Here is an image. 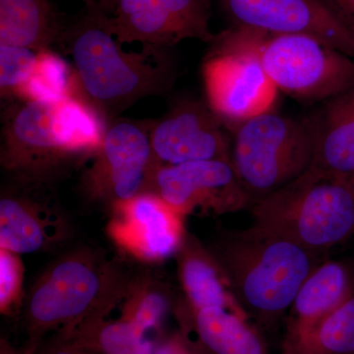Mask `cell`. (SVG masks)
<instances>
[{
    "label": "cell",
    "instance_id": "cell-20",
    "mask_svg": "<svg viewBox=\"0 0 354 354\" xmlns=\"http://www.w3.org/2000/svg\"><path fill=\"white\" fill-rule=\"evenodd\" d=\"M283 354H354V286L348 297L308 329L286 333Z\"/></svg>",
    "mask_w": 354,
    "mask_h": 354
},
{
    "label": "cell",
    "instance_id": "cell-25",
    "mask_svg": "<svg viewBox=\"0 0 354 354\" xmlns=\"http://www.w3.org/2000/svg\"><path fill=\"white\" fill-rule=\"evenodd\" d=\"M39 53L19 46H0V93L2 101L13 99L32 75Z\"/></svg>",
    "mask_w": 354,
    "mask_h": 354
},
{
    "label": "cell",
    "instance_id": "cell-21",
    "mask_svg": "<svg viewBox=\"0 0 354 354\" xmlns=\"http://www.w3.org/2000/svg\"><path fill=\"white\" fill-rule=\"evenodd\" d=\"M191 312L200 339L214 354H265L262 339L247 325L242 310L209 307Z\"/></svg>",
    "mask_w": 354,
    "mask_h": 354
},
{
    "label": "cell",
    "instance_id": "cell-10",
    "mask_svg": "<svg viewBox=\"0 0 354 354\" xmlns=\"http://www.w3.org/2000/svg\"><path fill=\"white\" fill-rule=\"evenodd\" d=\"M74 230L50 184L11 179L0 196V248L31 254L64 248Z\"/></svg>",
    "mask_w": 354,
    "mask_h": 354
},
{
    "label": "cell",
    "instance_id": "cell-19",
    "mask_svg": "<svg viewBox=\"0 0 354 354\" xmlns=\"http://www.w3.org/2000/svg\"><path fill=\"white\" fill-rule=\"evenodd\" d=\"M348 269L342 263H320L305 279L290 306L286 333L308 329L330 313L353 288Z\"/></svg>",
    "mask_w": 354,
    "mask_h": 354
},
{
    "label": "cell",
    "instance_id": "cell-5",
    "mask_svg": "<svg viewBox=\"0 0 354 354\" xmlns=\"http://www.w3.org/2000/svg\"><path fill=\"white\" fill-rule=\"evenodd\" d=\"M253 225L316 253L354 230V187L346 179L310 169L251 205Z\"/></svg>",
    "mask_w": 354,
    "mask_h": 354
},
{
    "label": "cell",
    "instance_id": "cell-7",
    "mask_svg": "<svg viewBox=\"0 0 354 354\" xmlns=\"http://www.w3.org/2000/svg\"><path fill=\"white\" fill-rule=\"evenodd\" d=\"M267 34L232 27L216 36L203 64L208 104L230 129L272 109L277 88L266 73L260 46Z\"/></svg>",
    "mask_w": 354,
    "mask_h": 354
},
{
    "label": "cell",
    "instance_id": "cell-16",
    "mask_svg": "<svg viewBox=\"0 0 354 354\" xmlns=\"http://www.w3.org/2000/svg\"><path fill=\"white\" fill-rule=\"evenodd\" d=\"M315 135L311 169L351 180L354 177V90L321 102L309 114Z\"/></svg>",
    "mask_w": 354,
    "mask_h": 354
},
{
    "label": "cell",
    "instance_id": "cell-14",
    "mask_svg": "<svg viewBox=\"0 0 354 354\" xmlns=\"http://www.w3.org/2000/svg\"><path fill=\"white\" fill-rule=\"evenodd\" d=\"M234 27L306 35L354 58V35L321 0H218Z\"/></svg>",
    "mask_w": 354,
    "mask_h": 354
},
{
    "label": "cell",
    "instance_id": "cell-4",
    "mask_svg": "<svg viewBox=\"0 0 354 354\" xmlns=\"http://www.w3.org/2000/svg\"><path fill=\"white\" fill-rule=\"evenodd\" d=\"M131 274L100 249L70 248L46 266L30 288L26 321L35 333L87 322L120 297Z\"/></svg>",
    "mask_w": 354,
    "mask_h": 354
},
{
    "label": "cell",
    "instance_id": "cell-9",
    "mask_svg": "<svg viewBox=\"0 0 354 354\" xmlns=\"http://www.w3.org/2000/svg\"><path fill=\"white\" fill-rule=\"evenodd\" d=\"M277 90L305 102H323L354 90V60L306 35H267L260 46Z\"/></svg>",
    "mask_w": 354,
    "mask_h": 354
},
{
    "label": "cell",
    "instance_id": "cell-30",
    "mask_svg": "<svg viewBox=\"0 0 354 354\" xmlns=\"http://www.w3.org/2000/svg\"><path fill=\"white\" fill-rule=\"evenodd\" d=\"M48 354H80L75 349L70 348H59L57 351H53V353Z\"/></svg>",
    "mask_w": 354,
    "mask_h": 354
},
{
    "label": "cell",
    "instance_id": "cell-6",
    "mask_svg": "<svg viewBox=\"0 0 354 354\" xmlns=\"http://www.w3.org/2000/svg\"><path fill=\"white\" fill-rule=\"evenodd\" d=\"M230 162L251 205L308 171L315 152L309 115L292 118L272 109L232 128Z\"/></svg>",
    "mask_w": 354,
    "mask_h": 354
},
{
    "label": "cell",
    "instance_id": "cell-15",
    "mask_svg": "<svg viewBox=\"0 0 354 354\" xmlns=\"http://www.w3.org/2000/svg\"><path fill=\"white\" fill-rule=\"evenodd\" d=\"M151 145L158 167L230 160L232 133L208 102L185 99L153 120Z\"/></svg>",
    "mask_w": 354,
    "mask_h": 354
},
{
    "label": "cell",
    "instance_id": "cell-29",
    "mask_svg": "<svg viewBox=\"0 0 354 354\" xmlns=\"http://www.w3.org/2000/svg\"><path fill=\"white\" fill-rule=\"evenodd\" d=\"M153 354H191L187 348L179 341L174 339L171 341L160 344L157 348L153 349Z\"/></svg>",
    "mask_w": 354,
    "mask_h": 354
},
{
    "label": "cell",
    "instance_id": "cell-28",
    "mask_svg": "<svg viewBox=\"0 0 354 354\" xmlns=\"http://www.w3.org/2000/svg\"><path fill=\"white\" fill-rule=\"evenodd\" d=\"M85 3L86 8L88 10L97 11L106 14V15H111L115 10L116 6L120 3V0H82Z\"/></svg>",
    "mask_w": 354,
    "mask_h": 354
},
{
    "label": "cell",
    "instance_id": "cell-3",
    "mask_svg": "<svg viewBox=\"0 0 354 354\" xmlns=\"http://www.w3.org/2000/svg\"><path fill=\"white\" fill-rule=\"evenodd\" d=\"M208 250L235 301L263 324L276 322L290 308L320 264L319 253L255 225L225 230Z\"/></svg>",
    "mask_w": 354,
    "mask_h": 354
},
{
    "label": "cell",
    "instance_id": "cell-17",
    "mask_svg": "<svg viewBox=\"0 0 354 354\" xmlns=\"http://www.w3.org/2000/svg\"><path fill=\"white\" fill-rule=\"evenodd\" d=\"M67 25L51 0H0V46L53 50Z\"/></svg>",
    "mask_w": 354,
    "mask_h": 354
},
{
    "label": "cell",
    "instance_id": "cell-1",
    "mask_svg": "<svg viewBox=\"0 0 354 354\" xmlns=\"http://www.w3.org/2000/svg\"><path fill=\"white\" fill-rule=\"evenodd\" d=\"M0 165L11 179L53 185L99 148L108 122L78 97L6 101Z\"/></svg>",
    "mask_w": 354,
    "mask_h": 354
},
{
    "label": "cell",
    "instance_id": "cell-8",
    "mask_svg": "<svg viewBox=\"0 0 354 354\" xmlns=\"http://www.w3.org/2000/svg\"><path fill=\"white\" fill-rule=\"evenodd\" d=\"M153 120L109 121L102 144L79 169L78 187L85 199L111 208L150 192L158 169L151 145Z\"/></svg>",
    "mask_w": 354,
    "mask_h": 354
},
{
    "label": "cell",
    "instance_id": "cell-11",
    "mask_svg": "<svg viewBox=\"0 0 354 354\" xmlns=\"http://www.w3.org/2000/svg\"><path fill=\"white\" fill-rule=\"evenodd\" d=\"M102 20L120 44L169 50L184 39L212 44L211 0H120Z\"/></svg>",
    "mask_w": 354,
    "mask_h": 354
},
{
    "label": "cell",
    "instance_id": "cell-31",
    "mask_svg": "<svg viewBox=\"0 0 354 354\" xmlns=\"http://www.w3.org/2000/svg\"><path fill=\"white\" fill-rule=\"evenodd\" d=\"M349 181H351V184H353V187H354V177L353 179H351V180H349Z\"/></svg>",
    "mask_w": 354,
    "mask_h": 354
},
{
    "label": "cell",
    "instance_id": "cell-18",
    "mask_svg": "<svg viewBox=\"0 0 354 354\" xmlns=\"http://www.w3.org/2000/svg\"><path fill=\"white\" fill-rule=\"evenodd\" d=\"M176 255L179 279L191 311L209 307L241 310L213 256L194 237L186 234Z\"/></svg>",
    "mask_w": 354,
    "mask_h": 354
},
{
    "label": "cell",
    "instance_id": "cell-26",
    "mask_svg": "<svg viewBox=\"0 0 354 354\" xmlns=\"http://www.w3.org/2000/svg\"><path fill=\"white\" fill-rule=\"evenodd\" d=\"M25 268L19 254L0 248V310L10 315L17 311L26 295Z\"/></svg>",
    "mask_w": 354,
    "mask_h": 354
},
{
    "label": "cell",
    "instance_id": "cell-12",
    "mask_svg": "<svg viewBox=\"0 0 354 354\" xmlns=\"http://www.w3.org/2000/svg\"><path fill=\"white\" fill-rule=\"evenodd\" d=\"M106 234L123 255L143 264L176 255L186 236L184 216L155 192H145L109 208Z\"/></svg>",
    "mask_w": 354,
    "mask_h": 354
},
{
    "label": "cell",
    "instance_id": "cell-2",
    "mask_svg": "<svg viewBox=\"0 0 354 354\" xmlns=\"http://www.w3.org/2000/svg\"><path fill=\"white\" fill-rule=\"evenodd\" d=\"M102 20L88 10L67 25L59 46L71 59L78 97L106 122L150 95L169 92L176 78L167 50H123Z\"/></svg>",
    "mask_w": 354,
    "mask_h": 354
},
{
    "label": "cell",
    "instance_id": "cell-22",
    "mask_svg": "<svg viewBox=\"0 0 354 354\" xmlns=\"http://www.w3.org/2000/svg\"><path fill=\"white\" fill-rule=\"evenodd\" d=\"M171 304L167 286L152 272H146L132 274L115 301L120 318L134 324L144 334L160 325Z\"/></svg>",
    "mask_w": 354,
    "mask_h": 354
},
{
    "label": "cell",
    "instance_id": "cell-27",
    "mask_svg": "<svg viewBox=\"0 0 354 354\" xmlns=\"http://www.w3.org/2000/svg\"><path fill=\"white\" fill-rule=\"evenodd\" d=\"M354 35V0H321Z\"/></svg>",
    "mask_w": 354,
    "mask_h": 354
},
{
    "label": "cell",
    "instance_id": "cell-13",
    "mask_svg": "<svg viewBox=\"0 0 354 354\" xmlns=\"http://www.w3.org/2000/svg\"><path fill=\"white\" fill-rule=\"evenodd\" d=\"M150 192L184 216H220L250 207L230 160H212L158 167Z\"/></svg>",
    "mask_w": 354,
    "mask_h": 354
},
{
    "label": "cell",
    "instance_id": "cell-24",
    "mask_svg": "<svg viewBox=\"0 0 354 354\" xmlns=\"http://www.w3.org/2000/svg\"><path fill=\"white\" fill-rule=\"evenodd\" d=\"M84 325L95 327V342L106 354H153L155 349L146 334L120 317L101 324L90 320Z\"/></svg>",
    "mask_w": 354,
    "mask_h": 354
},
{
    "label": "cell",
    "instance_id": "cell-23",
    "mask_svg": "<svg viewBox=\"0 0 354 354\" xmlns=\"http://www.w3.org/2000/svg\"><path fill=\"white\" fill-rule=\"evenodd\" d=\"M66 97H78L71 64L53 50L39 51L38 62L32 75L13 99L48 101Z\"/></svg>",
    "mask_w": 354,
    "mask_h": 354
}]
</instances>
